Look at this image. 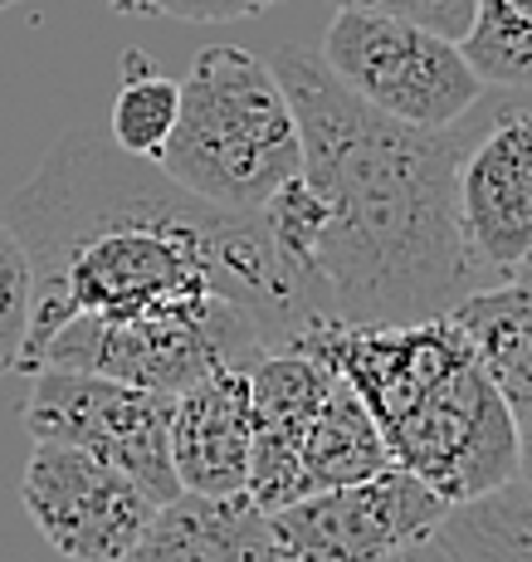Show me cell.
Returning a JSON list of instances; mask_svg holds the SVG:
<instances>
[{"label":"cell","mask_w":532,"mask_h":562,"mask_svg":"<svg viewBox=\"0 0 532 562\" xmlns=\"http://www.w3.org/2000/svg\"><path fill=\"white\" fill-rule=\"evenodd\" d=\"M35 269V313L20 372L73 318H147L205 299H235L274 338L308 328L303 299L259 215H230L181 191L157 161L127 157L113 137L73 127L49 147L30 187L5 205Z\"/></svg>","instance_id":"6da1fadb"},{"label":"cell","mask_w":532,"mask_h":562,"mask_svg":"<svg viewBox=\"0 0 532 562\" xmlns=\"http://www.w3.org/2000/svg\"><path fill=\"white\" fill-rule=\"evenodd\" d=\"M269 64L298 117V177L328 211L298 269L308 318L420 323L479 294L454 211L464 123L444 133L390 123L303 49H274Z\"/></svg>","instance_id":"7a4b0ae2"},{"label":"cell","mask_w":532,"mask_h":562,"mask_svg":"<svg viewBox=\"0 0 532 562\" xmlns=\"http://www.w3.org/2000/svg\"><path fill=\"white\" fill-rule=\"evenodd\" d=\"M161 171L230 215H259L303 171V137L274 64L240 45H211L181 79V113Z\"/></svg>","instance_id":"3957f363"},{"label":"cell","mask_w":532,"mask_h":562,"mask_svg":"<svg viewBox=\"0 0 532 562\" xmlns=\"http://www.w3.org/2000/svg\"><path fill=\"white\" fill-rule=\"evenodd\" d=\"M269 352H274V338L254 313L235 299H205L191 308H167L123 323L73 318L45 342L30 376L39 367H64V372H93L177 396L215 372H249Z\"/></svg>","instance_id":"277c9868"},{"label":"cell","mask_w":532,"mask_h":562,"mask_svg":"<svg viewBox=\"0 0 532 562\" xmlns=\"http://www.w3.org/2000/svg\"><path fill=\"white\" fill-rule=\"evenodd\" d=\"M322 69L390 123L444 133L484 108L488 83L460 40L376 10H338L322 35Z\"/></svg>","instance_id":"5b68a950"},{"label":"cell","mask_w":532,"mask_h":562,"mask_svg":"<svg viewBox=\"0 0 532 562\" xmlns=\"http://www.w3.org/2000/svg\"><path fill=\"white\" fill-rule=\"evenodd\" d=\"M382 436L390 464L426 480L450 509L518 480V416L484 372L479 352L454 362Z\"/></svg>","instance_id":"8992f818"},{"label":"cell","mask_w":532,"mask_h":562,"mask_svg":"<svg viewBox=\"0 0 532 562\" xmlns=\"http://www.w3.org/2000/svg\"><path fill=\"white\" fill-rule=\"evenodd\" d=\"M20 426L35 440L79 446L98 460L117 464L137 484H147L161 504H171L181 494L177 470H171V396L167 392H147V386L113 382V376H93V372L39 367L30 376Z\"/></svg>","instance_id":"52a82bcc"},{"label":"cell","mask_w":532,"mask_h":562,"mask_svg":"<svg viewBox=\"0 0 532 562\" xmlns=\"http://www.w3.org/2000/svg\"><path fill=\"white\" fill-rule=\"evenodd\" d=\"M450 504L400 464L342 490L303 494L269 509V538L284 562H386L440 533Z\"/></svg>","instance_id":"ba28073f"},{"label":"cell","mask_w":532,"mask_h":562,"mask_svg":"<svg viewBox=\"0 0 532 562\" xmlns=\"http://www.w3.org/2000/svg\"><path fill=\"white\" fill-rule=\"evenodd\" d=\"M454 211L464 259L484 289L532 274V103L464 127Z\"/></svg>","instance_id":"9c48e42d"},{"label":"cell","mask_w":532,"mask_h":562,"mask_svg":"<svg viewBox=\"0 0 532 562\" xmlns=\"http://www.w3.org/2000/svg\"><path fill=\"white\" fill-rule=\"evenodd\" d=\"M20 504L39 538L69 562H117L161 509L157 494L133 474L59 440H35Z\"/></svg>","instance_id":"30bf717a"},{"label":"cell","mask_w":532,"mask_h":562,"mask_svg":"<svg viewBox=\"0 0 532 562\" xmlns=\"http://www.w3.org/2000/svg\"><path fill=\"white\" fill-rule=\"evenodd\" d=\"M332 386V367L308 348L269 352L249 367V499L259 509H284L298 499V460L322 396Z\"/></svg>","instance_id":"8fae6325"},{"label":"cell","mask_w":532,"mask_h":562,"mask_svg":"<svg viewBox=\"0 0 532 562\" xmlns=\"http://www.w3.org/2000/svg\"><path fill=\"white\" fill-rule=\"evenodd\" d=\"M249 372H215L171 396V470L181 494H249Z\"/></svg>","instance_id":"7c38bea8"},{"label":"cell","mask_w":532,"mask_h":562,"mask_svg":"<svg viewBox=\"0 0 532 562\" xmlns=\"http://www.w3.org/2000/svg\"><path fill=\"white\" fill-rule=\"evenodd\" d=\"M117 562H279L269 514L249 494H177Z\"/></svg>","instance_id":"4fadbf2b"},{"label":"cell","mask_w":532,"mask_h":562,"mask_svg":"<svg viewBox=\"0 0 532 562\" xmlns=\"http://www.w3.org/2000/svg\"><path fill=\"white\" fill-rule=\"evenodd\" d=\"M518 420H532V274L479 289L450 313Z\"/></svg>","instance_id":"5bb4252c"},{"label":"cell","mask_w":532,"mask_h":562,"mask_svg":"<svg viewBox=\"0 0 532 562\" xmlns=\"http://www.w3.org/2000/svg\"><path fill=\"white\" fill-rule=\"evenodd\" d=\"M390 464L386 436L372 420V411L362 406V396L332 372V386L322 396L313 430L303 440V460H298V499L303 494H322V490H342V484L372 480Z\"/></svg>","instance_id":"9a60e30c"},{"label":"cell","mask_w":532,"mask_h":562,"mask_svg":"<svg viewBox=\"0 0 532 562\" xmlns=\"http://www.w3.org/2000/svg\"><path fill=\"white\" fill-rule=\"evenodd\" d=\"M435 538L454 562H532V494L513 480L474 504H454Z\"/></svg>","instance_id":"2e32d148"},{"label":"cell","mask_w":532,"mask_h":562,"mask_svg":"<svg viewBox=\"0 0 532 562\" xmlns=\"http://www.w3.org/2000/svg\"><path fill=\"white\" fill-rule=\"evenodd\" d=\"M181 113V83L167 79L147 54H123V83L113 93V117H107V137L123 147L127 157H157L167 147L171 127Z\"/></svg>","instance_id":"e0dca14e"},{"label":"cell","mask_w":532,"mask_h":562,"mask_svg":"<svg viewBox=\"0 0 532 562\" xmlns=\"http://www.w3.org/2000/svg\"><path fill=\"white\" fill-rule=\"evenodd\" d=\"M464 59L488 89H532V0H474Z\"/></svg>","instance_id":"ac0fdd59"},{"label":"cell","mask_w":532,"mask_h":562,"mask_svg":"<svg viewBox=\"0 0 532 562\" xmlns=\"http://www.w3.org/2000/svg\"><path fill=\"white\" fill-rule=\"evenodd\" d=\"M30 313H35V269H30L15 225L0 215V376L20 372L30 342Z\"/></svg>","instance_id":"d6986e66"},{"label":"cell","mask_w":532,"mask_h":562,"mask_svg":"<svg viewBox=\"0 0 532 562\" xmlns=\"http://www.w3.org/2000/svg\"><path fill=\"white\" fill-rule=\"evenodd\" d=\"M332 5L338 10H376V15L410 20V25H426L444 40H460V45L474 25V0H332Z\"/></svg>","instance_id":"ffe728a7"},{"label":"cell","mask_w":532,"mask_h":562,"mask_svg":"<svg viewBox=\"0 0 532 562\" xmlns=\"http://www.w3.org/2000/svg\"><path fill=\"white\" fill-rule=\"evenodd\" d=\"M279 0H137V15H167L191 20V25H220V20H249L264 15Z\"/></svg>","instance_id":"44dd1931"},{"label":"cell","mask_w":532,"mask_h":562,"mask_svg":"<svg viewBox=\"0 0 532 562\" xmlns=\"http://www.w3.org/2000/svg\"><path fill=\"white\" fill-rule=\"evenodd\" d=\"M386 562H454V553L440 543V538H426V543L406 548V553H396V558H386Z\"/></svg>","instance_id":"7402d4cb"},{"label":"cell","mask_w":532,"mask_h":562,"mask_svg":"<svg viewBox=\"0 0 532 562\" xmlns=\"http://www.w3.org/2000/svg\"><path fill=\"white\" fill-rule=\"evenodd\" d=\"M518 484L532 494V420H518Z\"/></svg>","instance_id":"603a6c76"},{"label":"cell","mask_w":532,"mask_h":562,"mask_svg":"<svg viewBox=\"0 0 532 562\" xmlns=\"http://www.w3.org/2000/svg\"><path fill=\"white\" fill-rule=\"evenodd\" d=\"M113 10H123V15H137V0H107Z\"/></svg>","instance_id":"cb8c5ba5"},{"label":"cell","mask_w":532,"mask_h":562,"mask_svg":"<svg viewBox=\"0 0 532 562\" xmlns=\"http://www.w3.org/2000/svg\"><path fill=\"white\" fill-rule=\"evenodd\" d=\"M10 5H15V0H0V10H10Z\"/></svg>","instance_id":"d4e9b609"},{"label":"cell","mask_w":532,"mask_h":562,"mask_svg":"<svg viewBox=\"0 0 532 562\" xmlns=\"http://www.w3.org/2000/svg\"><path fill=\"white\" fill-rule=\"evenodd\" d=\"M279 562H284V558H279Z\"/></svg>","instance_id":"484cf974"}]
</instances>
